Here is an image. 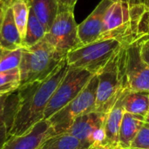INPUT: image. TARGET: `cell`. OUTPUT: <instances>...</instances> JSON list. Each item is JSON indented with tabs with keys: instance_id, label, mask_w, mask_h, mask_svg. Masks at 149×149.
Listing matches in <instances>:
<instances>
[{
	"instance_id": "8d00e7d4",
	"label": "cell",
	"mask_w": 149,
	"mask_h": 149,
	"mask_svg": "<svg viewBox=\"0 0 149 149\" xmlns=\"http://www.w3.org/2000/svg\"><path fill=\"white\" fill-rule=\"evenodd\" d=\"M1 2H2V0H0V3H1Z\"/></svg>"
},
{
	"instance_id": "7c38bea8",
	"label": "cell",
	"mask_w": 149,
	"mask_h": 149,
	"mask_svg": "<svg viewBox=\"0 0 149 149\" xmlns=\"http://www.w3.org/2000/svg\"><path fill=\"white\" fill-rule=\"evenodd\" d=\"M2 14L0 18V48L6 52L14 51L23 47L22 38L16 26L10 3H0Z\"/></svg>"
},
{
	"instance_id": "8992f818",
	"label": "cell",
	"mask_w": 149,
	"mask_h": 149,
	"mask_svg": "<svg viewBox=\"0 0 149 149\" xmlns=\"http://www.w3.org/2000/svg\"><path fill=\"white\" fill-rule=\"evenodd\" d=\"M45 39L64 57H66L71 51L79 47L81 43L79 38L74 10L59 9Z\"/></svg>"
},
{
	"instance_id": "836d02e7",
	"label": "cell",
	"mask_w": 149,
	"mask_h": 149,
	"mask_svg": "<svg viewBox=\"0 0 149 149\" xmlns=\"http://www.w3.org/2000/svg\"><path fill=\"white\" fill-rule=\"evenodd\" d=\"M13 0H2V2L3 3H11Z\"/></svg>"
},
{
	"instance_id": "f35d334b",
	"label": "cell",
	"mask_w": 149,
	"mask_h": 149,
	"mask_svg": "<svg viewBox=\"0 0 149 149\" xmlns=\"http://www.w3.org/2000/svg\"><path fill=\"white\" fill-rule=\"evenodd\" d=\"M148 96H149V92H148Z\"/></svg>"
},
{
	"instance_id": "d6a6232c",
	"label": "cell",
	"mask_w": 149,
	"mask_h": 149,
	"mask_svg": "<svg viewBox=\"0 0 149 149\" xmlns=\"http://www.w3.org/2000/svg\"><path fill=\"white\" fill-rule=\"evenodd\" d=\"M145 7L149 10V0H146V3H145Z\"/></svg>"
},
{
	"instance_id": "7402d4cb",
	"label": "cell",
	"mask_w": 149,
	"mask_h": 149,
	"mask_svg": "<svg viewBox=\"0 0 149 149\" xmlns=\"http://www.w3.org/2000/svg\"><path fill=\"white\" fill-rule=\"evenodd\" d=\"M130 149H149V124L144 123L132 142Z\"/></svg>"
},
{
	"instance_id": "3957f363",
	"label": "cell",
	"mask_w": 149,
	"mask_h": 149,
	"mask_svg": "<svg viewBox=\"0 0 149 149\" xmlns=\"http://www.w3.org/2000/svg\"><path fill=\"white\" fill-rule=\"evenodd\" d=\"M21 50L22 57L18 67L20 86L46 79L65 58L45 38L32 46L22 47Z\"/></svg>"
},
{
	"instance_id": "e575fe53",
	"label": "cell",
	"mask_w": 149,
	"mask_h": 149,
	"mask_svg": "<svg viewBox=\"0 0 149 149\" xmlns=\"http://www.w3.org/2000/svg\"><path fill=\"white\" fill-rule=\"evenodd\" d=\"M1 14H2V7L0 5V18H1Z\"/></svg>"
},
{
	"instance_id": "4dcf8cb0",
	"label": "cell",
	"mask_w": 149,
	"mask_h": 149,
	"mask_svg": "<svg viewBox=\"0 0 149 149\" xmlns=\"http://www.w3.org/2000/svg\"><path fill=\"white\" fill-rule=\"evenodd\" d=\"M144 120H145V123H148V124H149V111H148V113L145 115Z\"/></svg>"
},
{
	"instance_id": "4fadbf2b",
	"label": "cell",
	"mask_w": 149,
	"mask_h": 149,
	"mask_svg": "<svg viewBox=\"0 0 149 149\" xmlns=\"http://www.w3.org/2000/svg\"><path fill=\"white\" fill-rule=\"evenodd\" d=\"M127 90L128 88L122 93L113 107L107 113L104 122V129L106 133V141L104 148L106 149H115L119 148V132L125 113L123 107V99Z\"/></svg>"
},
{
	"instance_id": "9c48e42d",
	"label": "cell",
	"mask_w": 149,
	"mask_h": 149,
	"mask_svg": "<svg viewBox=\"0 0 149 149\" xmlns=\"http://www.w3.org/2000/svg\"><path fill=\"white\" fill-rule=\"evenodd\" d=\"M52 130L47 120H42L28 132L21 135L9 136L1 149H37L48 137Z\"/></svg>"
},
{
	"instance_id": "8fae6325",
	"label": "cell",
	"mask_w": 149,
	"mask_h": 149,
	"mask_svg": "<svg viewBox=\"0 0 149 149\" xmlns=\"http://www.w3.org/2000/svg\"><path fill=\"white\" fill-rule=\"evenodd\" d=\"M106 116L107 113L96 111L79 116L72 122L65 134H68L77 138L90 147L92 146L91 140L94 132L104 126Z\"/></svg>"
},
{
	"instance_id": "5bb4252c",
	"label": "cell",
	"mask_w": 149,
	"mask_h": 149,
	"mask_svg": "<svg viewBox=\"0 0 149 149\" xmlns=\"http://www.w3.org/2000/svg\"><path fill=\"white\" fill-rule=\"evenodd\" d=\"M144 123L143 116L125 113L120 127L118 147L121 149H130L132 142Z\"/></svg>"
},
{
	"instance_id": "277c9868",
	"label": "cell",
	"mask_w": 149,
	"mask_h": 149,
	"mask_svg": "<svg viewBox=\"0 0 149 149\" xmlns=\"http://www.w3.org/2000/svg\"><path fill=\"white\" fill-rule=\"evenodd\" d=\"M124 45H127L117 39L97 40L68 52L66 62L70 67L85 69L93 74H98Z\"/></svg>"
},
{
	"instance_id": "1f68e13d",
	"label": "cell",
	"mask_w": 149,
	"mask_h": 149,
	"mask_svg": "<svg viewBox=\"0 0 149 149\" xmlns=\"http://www.w3.org/2000/svg\"><path fill=\"white\" fill-rule=\"evenodd\" d=\"M6 52V51H4V50H3L2 48H0V59L2 58V57L4 55V53Z\"/></svg>"
},
{
	"instance_id": "d6986e66",
	"label": "cell",
	"mask_w": 149,
	"mask_h": 149,
	"mask_svg": "<svg viewBox=\"0 0 149 149\" xmlns=\"http://www.w3.org/2000/svg\"><path fill=\"white\" fill-rule=\"evenodd\" d=\"M10 3L13 18L22 41L25 36L30 14V3L27 0H13Z\"/></svg>"
},
{
	"instance_id": "484cf974",
	"label": "cell",
	"mask_w": 149,
	"mask_h": 149,
	"mask_svg": "<svg viewBox=\"0 0 149 149\" xmlns=\"http://www.w3.org/2000/svg\"><path fill=\"white\" fill-rule=\"evenodd\" d=\"M9 129L10 126L8 125L0 126V149L2 148V147L9 137Z\"/></svg>"
},
{
	"instance_id": "f1b7e54d",
	"label": "cell",
	"mask_w": 149,
	"mask_h": 149,
	"mask_svg": "<svg viewBox=\"0 0 149 149\" xmlns=\"http://www.w3.org/2000/svg\"><path fill=\"white\" fill-rule=\"evenodd\" d=\"M145 3H146V0H136V4L137 5L145 6Z\"/></svg>"
},
{
	"instance_id": "f546056e",
	"label": "cell",
	"mask_w": 149,
	"mask_h": 149,
	"mask_svg": "<svg viewBox=\"0 0 149 149\" xmlns=\"http://www.w3.org/2000/svg\"><path fill=\"white\" fill-rule=\"evenodd\" d=\"M86 149H106L105 148H103V147H98V146H91V147H89V148H87Z\"/></svg>"
},
{
	"instance_id": "5b68a950",
	"label": "cell",
	"mask_w": 149,
	"mask_h": 149,
	"mask_svg": "<svg viewBox=\"0 0 149 149\" xmlns=\"http://www.w3.org/2000/svg\"><path fill=\"white\" fill-rule=\"evenodd\" d=\"M97 86L98 75L94 74L77 97L47 120L52 135L65 134L78 117L95 111Z\"/></svg>"
},
{
	"instance_id": "d4e9b609",
	"label": "cell",
	"mask_w": 149,
	"mask_h": 149,
	"mask_svg": "<svg viewBox=\"0 0 149 149\" xmlns=\"http://www.w3.org/2000/svg\"><path fill=\"white\" fill-rule=\"evenodd\" d=\"M15 110H16V107L9 110L5 113L0 114V126L8 125L10 127L11 123H12V119H13V115H14Z\"/></svg>"
},
{
	"instance_id": "83f0119b",
	"label": "cell",
	"mask_w": 149,
	"mask_h": 149,
	"mask_svg": "<svg viewBox=\"0 0 149 149\" xmlns=\"http://www.w3.org/2000/svg\"><path fill=\"white\" fill-rule=\"evenodd\" d=\"M122 1L127 2L130 6H138V5L136 4V0H122Z\"/></svg>"
},
{
	"instance_id": "44dd1931",
	"label": "cell",
	"mask_w": 149,
	"mask_h": 149,
	"mask_svg": "<svg viewBox=\"0 0 149 149\" xmlns=\"http://www.w3.org/2000/svg\"><path fill=\"white\" fill-rule=\"evenodd\" d=\"M22 57V50L17 49L14 51L6 52L0 59V72L17 69L20 65Z\"/></svg>"
},
{
	"instance_id": "52a82bcc",
	"label": "cell",
	"mask_w": 149,
	"mask_h": 149,
	"mask_svg": "<svg viewBox=\"0 0 149 149\" xmlns=\"http://www.w3.org/2000/svg\"><path fill=\"white\" fill-rule=\"evenodd\" d=\"M93 75L85 69L69 66L66 73L50 99L45 111L44 120H48L77 97Z\"/></svg>"
},
{
	"instance_id": "ac0fdd59",
	"label": "cell",
	"mask_w": 149,
	"mask_h": 149,
	"mask_svg": "<svg viewBox=\"0 0 149 149\" xmlns=\"http://www.w3.org/2000/svg\"><path fill=\"white\" fill-rule=\"evenodd\" d=\"M45 34L46 31L45 27L37 18L32 10L30 8V14H29L25 36L22 41L23 47H30L38 44V42H40L42 39L45 38Z\"/></svg>"
},
{
	"instance_id": "cb8c5ba5",
	"label": "cell",
	"mask_w": 149,
	"mask_h": 149,
	"mask_svg": "<svg viewBox=\"0 0 149 149\" xmlns=\"http://www.w3.org/2000/svg\"><path fill=\"white\" fill-rule=\"evenodd\" d=\"M141 56L149 65V37L143 39L141 45Z\"/></svg>"
},
{
	"instance_id": "ba28073f",
	"label": "cell",
	"mask_w": 149,
	"mask_h": 149,
	"mask_svg": "<svg viewBox=\"0 0 149 149\" xmlns=\"http://www.w3.org/2000/svg\"><path fill=\"white\" fill-rule=\"evenodd\" d=\"M146 38L135 41L127 49L126 78L129 91L149 92V65L141 56V45Z\"/></svg>"
},
{
	"instance_id": "7a4b0ae2",
	"label": "cell",
	"mask_w": 149,
	"mask_h": 149,
	"mask_svg": "<svg viewBox=\"0 0 149 149\" xmlns=\"http://www.w3.org/2000/svg\"><path fill=\"white\" fill-rule=\"evenodd\" d=\"M128 45L122 46L97 74L95 111L107 113L122 93L127 88L126 78V59Z\"/></svg>"
},
{
	"instance_id": "e0dca14e",
	"label": "cell",
	"mask_w": 149,
	"mask_h": 149,
	"mask_svg": "<svg viewBox=\"0 0 149 149\" xmlns=\"http://www.w3.org/2000/svg\"><path fill=\"white\" fill-rule=\"evenodd\" d=\"M89 146L77 138L68 134H60L48 137L37 149H86Z\"/></svg>"
},
{
	"instance_id": "ffe728a7",
	"label": "cell",
	"mask_w": 149,
	"mask_h": 149,
	"mask_svg": "<svg viewBox=\"0 0 149 149\" xmlns=\"http://www.w3.org/2000/svg\"><path fill=\"white\" fill-rule=\"evenodd\" d=\"M19 86L20 74L18 68L0 72V96L12 94L18 90Z\"/></svg>"
},
{
	"instance_id": "4316f807",
	"label": "cell",
	"mask_w": 149,
	"mask_h": 149,
	"mask_svg": "<svg viewBox=\"0 0 149 149\" xmlns=\"http://www.w3.org/2000/svg\"><path fill=\"white\" fill-rule=\"evenodd\" d=\"M77 2L78 0H58L59 9H67V10H74Z\"/></svg>"
},
{
	"instance_id": "d590c367",
	"label": "cell",
	"mask_w": 149,
	"mask_h": 149,
	"mask_svg": "<svg viewBox=\"0 0 149 149\" xmlns=\"http://www.w3.org/2000/svg\"><path fill=\"white\" fill-rule=\"evenodd\" d=\"M115 149H121V148H115Z\"/></svg>"
},
{
	"instance_id": "6da1fadb",
	"label": "cell",
	"mask_w": 149,
	"mask_h": 149,
	"mask_svg": "<svg viewBox=\"0 0 149 149\" xmlns=\"http://www.w3.org/2000/svg\"><path fill=\"white\" fill-rule=\"evenodd\" d=\"M65 58L46 79L33 82L17 90V103L9 129V136L21 135L44 120L45 111L54 91L68 70Z\"/></svg>"
},
{
	"instance_id": "74e56055",
	"label": "cell",
	"mask_w": 149,
	"mask_h": 149,
	"mask_svg": "<svg viewBox=\"0 0 149 149\" xmlns=\"http://www.w3.org/2000/svg\"><path fill=\"white\" fill-rule=\"evenodd\" d=\"M27 1H28V2H29V1H30V0H27Z\"/></svg>"
},
{
	"instance_id": "30bf717a",
	"label": "cell",
	"mask_w": 149,
	"mask_h": 149,
	"mask_svg": "<svg viewBox=\"0 0 149 149\" xmlns=\"http://www.w3.org/2000/svg\"><path fill=\"white\" fill-rule=\"evenodd\" d=\"M114 0H101L90 15L78 24V34L81 45L95 42L101 35L104 17L107 8Z\"/></svg>"
},
{
	"instance_id": "9a60e30c",
	"label": "cell",
	"mask_w": 149,
	"mask_h": 149,
	"mask_svg": "<svg viewBox=\"0 0 149 149\" xmlns=\"http://www.w3.org/2000/svg\"><path fill=\"white\" fill-rule=\"evenodd\" d=\"M31 9L47 32L59 10L58 0H30Z\"/></svg>"
},
{
	"instance_id": "603a6c76",
	"label": "cell",
	"mask_w": 149,
	"mask_h": 149,
	"mask_svg": "<svg viewBox=\"0 0 149 149\" xmlns=\"http://www.w3.org/2000/svg\"><path fill=\"white\" fill-rule=\"evenodd\" d=\"M17 103V95L10 94L0 96V114L5 113L9 110L15 108Z\"/></svg>"
},
{
	"instance_id": "2e32d148",
	"label": "cell",
	"mask_w": 149,
	"mask_h": 149,
	"mask_svg": "<svg viewBox=\"0 0 149 149\" xmlns=\"http://www.w3.org/2000/svg\"><path fill=\"white\" fill-rule=\"evenodd\" d=\"M125 113L143 116L149 111L148 92H137L127 90L123 99Z\"/></svg>"
}]
</instances>
